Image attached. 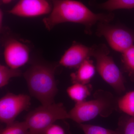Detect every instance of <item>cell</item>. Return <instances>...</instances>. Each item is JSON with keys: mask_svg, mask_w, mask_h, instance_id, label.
<instances>
[{"mask_svg": "<svg viewBox=\"0 0 134 134\" xmlns=\"http://www.w3.org/2000/svg\"><path fill=\"white\" fill-rule=\"evenodd\" d=\"M3 1V0H2V1Z\"/></svg>", "mask_w": 134, "mask_h": 134, "instance_id": "obj_21", "label": "cell"}, {"mask_svg": "<svg viewBox=\"0 0 134 134\" xmlns=\"http://www.w3.org/2000/svg\"><path fill=\"white\" fill-rule=\"evenodd\" d=\"M44 134H71L68 125L54 123L47 130Z\"/></svg>", "mask_w": 134, "mask_h": 134, "instance_id": "obj_20", "label": "cell"}, {"mask_svg": "<svg viewBox=\"0 0 134 134\" xmlns=\"http://www.w3.org/2000/svg\"><path fill=\"white\" fill-rule=\"evenodd\" d=\"M52 10L46 0H20L8 12L18 16L33 17L48 14Z\"/></svg>", "mask_w": 134, "mask_h": 134, "instance_id": "obj_9", "label": "cell"}, {"mask_svg": "<svg viewBox=\"0 0 134 134\" xmlns=\"http://www.w3.org/2000/svg\"><path fill=\"white\" fill-rule=\"evenodd\" d=\"M100 8L111 10L118 9H130L134 8V0H108L98 5Z\"/></svg>", "mask_w": 134, "mask_h": 134, "instance_id": "obj_15", "label": "cell"}, {"mask_svg": "<svg viewBox=\"0 0 134 134\" xmlns=\"http://www.w3.org/2000/svg\"><path fill=\"white\" fill-rule=\"evenodd\" d=\"M92 90L91 85L79 83H73L67 89V93L70 98L76 103L86 100L90 95Z\"/></svg>", "mask_w": 134, "mask_h": 134, "instance_id": "obj_12", "label": "cell"}, {"mask_svg": "<svg viewBox=\"0 0 134 134\" xmlns=\"http://www.w3.org/2000/svg\"><path fill=\"white\" fill-rule=\"evenodd\" d=\"M122 61L125 71L134 82V45L122 53Z\"/></svg>", "mask_w": 134, "mask_h": 134, "instance_id": "obj_13", "label": "cell"}, {"mask_svg": "<svg viewBox=\"0 0 134 134\" xmlns=\"http://www.w3.org/2000/svg\"><path fill=\"white\" fill-rule=\"evenodd\" d=\"M69 119L68 112L62 103H53L42 105L26 115L25 122L30 134H44L47 130L59 120Z\"/></svg>", "mask_w": 134, "mask_h": 134, "instance_id": "obj_5", "label": "cell"}, {"mask_svg": "<svg viewBox=\"0 0 134 134\" xmlns=\"http://www.w3.org/2000/svg\"><path fill=\"white\" fill-rule=\"evenodd\" d=\"M98 23L96 34L103 37L114 50L123 53L134 45V30L121 25Z\"/></svg>", "mask_w": 134, "mask_h": 134, "instance_id": "obj_6", "label": "cell"}, {"mask_svg": "<svg viewBox=\"0 0 134 134\" xmlns=\"http://www.w3.org/2000/svg\"><path fill=\"white\" fill-rule=\"evenodd\" d=\"M31 105L30 96L8 93L0 100V120L6 125L14 122L16 117Z\"/></svg>", "mask_w": 134, "mask_h": 134, "instance_id": "obj_7", "label": "cell"}, {"mask_svg": "<svg viewBox=\"0 0 134 134\" xmlns=\"http://www.w3.org/2000/svg\"><path fill=\"white\" fill-rule=\"evenodd\" d=\"M24 76L31 95L42 105L54 103L58 88L52 68L40 64L34 65L25 72Z\"/></svg>", "mask_w": 134, "mask_h": 134, "instance_id": "obj_2", "label": "cell"}, {"mask_svg": "<svg viewBox=\"0 0 134 134\" xmlns=\"http://www.w3.org/2000/svg\"><path fill=\"white\" fill-rule=\"evenodd\" d=\"M91 56V47L74 43L66 51L59 61L63 66L77 69Z\"/></svg>", "mask_w": 134, "mask_h": 134, "instance_id": "obj_10", "label": "cell"}, {"mask_svg": "<svg viewBox=\"0 0 134 134\" xmlns=\"http://www.w3.org/2000/svg\"><path fill=\"white\" fill-rule=\"evenodd\" d=\"M3 54L7 66L14 69H18L26 64L30 57L28 47L14 39L10 40L6 43Z\"/></svg>", "mask_w": 134, "mask_h": 134, "instance_id": "obj_8", "label": "cell"}, {"mask_svg": "<svg viewBox=\"0 0 134 134\" xmlns=\"http://www.w3.org/2000/svg\"><path fill=\"white\" fill-rule=\"evenodd\" d=\"M94 99L76 103L69 112V119L78 124L89 121L100 115L108 117L116 107L114 98L110 92L98 90L94 94Z\"/></svg>", "mask_w": 134, "mask_h": 134, "instance_id": "obj_3", "label": "cell"}, {"mask_svg": "<svg viewBox=\"0 0 134 134\" xmlns=\"http://www.w3.org/2000/svg\"><path fill=\"white\" fill-rule=\"evenodd\" d=\"M109 53L110 50L105 44L94 45L91 47V56L96 59L99 74L115 92L121 94L126 90L124 77Z\"/></svg>", "mask_w": 134, "mask_h": 134, "instance_id": "obj_4", "label": "cell"}, {"mask_svg": "<svg viewBox=\"0 0 134 134\" xmlns=\"http://www.w3.org/2000/svg\"><path fill=\"white\" fill-rule=\"evenodd\" d=\"M53 2L50 14L43 19L49 31L60 24L71 22L83 25L86 33L91 34L92 28L96 24L109 23L114 18L113 13L96 14L83 3L75 0H53Z\"/></svg>", "mask_w": 134, "mask_h": 134, "instance_id": "obj_1", "label": "cell"}, {"mask_svg": "<svg viewBox=\"0 0 134 134\" xmlns=\"http://www.w3.org/2000/svg\"><path fill=\"white\" fill-rule=\"evenodd\" d=\"M95 67L90 59L86 60L77 68L75 73L70 75L73 83L88 84L95 75Z\"/></svg>", "mask_w": 134, "mask_h": 134, "instance_id": "obj_11", "label": "cell"}, {"mask_svg": "<svg viewBox=\"0 0 134 134\" xmlns=\"http://www.w3.org/2000/svg\"><path fill=\"white\" fill-rule=\"evenodd\" d=\"M118 106L127 115L134 116V91L129 92L118 100Z\"/></svg>", "mask_w": 134, "mask_h": 134, "instance_id": "obj_14", "label": "cell"}, {"mask_svg": "<svg viewBox=\"0 0 134 134\" xmlns=\"http://www.w3.org/2000/svg\"><path fill=\"white\" fill-rule=\"evenodd\" d=\"M118 128L122 134H134V116L127 115L121 117Z\"/></svg>", "mask_w": 134, "mask_h": 134, "instance_id": "obj_19", "label": "cell"}, {"mask_svg": "<svg viewBox=\"0 0 134 134\" xmlns=\"http://www.w3.org/2000/svg\"><path fill=\"white\" fill-rule=\"evenodd\" d=\"M79 125L85 134H122L118 128L115 130H112L99 126L90 124L81 123Z\"/></svg>", "mask_w": 134, "mask_h": 134, "instance_id": "obj_17", "label": "cell"}, {"mask_svg": "<svg viewBox=\"0 0 134 134\" xmlns=\"http://www.w3.org/2000/svg\"><path fill=\"white\" fill-rule=\"evenodd\" d=\"M0 134H30L25 121H14L1 129Z\"/></svg>", "mask_w": 134, "mask_h": 134, "instance_id": "obj_18", "label": "cell"}, {"mask_svg": "<svg viewBox=\"0 0 134 134\" xmlns=\"http://www.w3.org/2000/svg\"><path fill=\"white\" fill-rule=\"evenodd\" d=\"M21 72L18 69H14L8 66H0V87L2 88L8 83L11 78L20 76Z\"/></svg>", "mask_w": 134, "mask_h": 134, "instance_id": "obj_16", "label": "cell"}]
</instances>
